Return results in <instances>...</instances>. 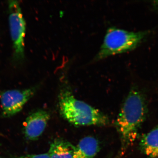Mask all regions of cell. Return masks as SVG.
<instances>
[{
    "label": "cell",
    "instance_id": "obj_7",
    "mask_svg": "<svg viewBox=\"0 0 158 158\" xmlns=\"http://www.w3.org/2000/svg\"><path fill=\"white\" fill-rule=\"evenodd\" d=\"M100 149L98 140L94 137L87 136L82 138L75 146L73 158H94Z\"/></svg>",
    "mask_w": 158,
    "mask_h": 158
},
{
    "label": "cell",
    "instance_id": "obj_11",
    "mask_svg": "<svg viewBox=\"0 0 158 158\" xmlns=\"http://www.w3.org/2000/svg\"><path fill=\"white\" fill-rule=\"evenodd\" d=\"M152 6L153 9L154 10L158 11V0L153 1L152 3Z\"/></svg>",
    "mask_w": 158,
    "mask_h": 158
},
{
    "label": "cell",
    "instance_id": "obj_5",
    "mask_svg": "<svg viewBox=\"0 0 158 158\" xmlns=\"http://www.w3.org/2000/svg\"><path fill=\"white\" fill-rule=\"evenodd\" d=\"M35 92V88L1 91L0 101L3 116L10 117L19 113Z\"/></svg>",
    "mask_w": 158,
    "mask_h": 158
},
{
    "label": "cell",
    "instance_id": "obj_6",
    "mask_svg": "<svg viewBox=\"0 0 158 158\" xmlns=\"http://www.w3.org/2000/svg\"><path fill=\"white\" fill-rule=\"evenodd\" d=\"M50 118V115L46 110H38L31 113L24 123L25 138L30 141L37 140L45 131Z\"/></svg>",
    "mask_w": 158,
    "mask_h": 158
},
{
    "label": "cell",
    "instance_id": "obj_9",
    "mask_svg": "<svg viewBox=\"0 0 158 158\" xmlns=\"http://www.w3.org/2000/svg\"><path fill=\"white\" fill-rule=\"evenodd\" d=\"M75 146L64 139H56L50 144L48 153L50 158H73Z\"/></svg>",
    "mask_w": 158,
    "mask_h": 158
},
{
    "label": "cell",
    "instance_id": "obj_1",
    "mask_svg": "<svg viewBox=\"0 0 158 158\" xmlns=\"http://www.w3.org/2000/svg\"><path fill=\"white\" fill-rule=\"evenodd\" d=\"M147 113L145 95L138 86L133 85L123 102L116 121L122 154L136 141Z\"/></svg>",
    "mask_w": 158,
    "mask_h": 158
},
{
    "label": "cell",
    "instance_id": "obj_12",
    "mask_svg": "<svg viewBox=\"0 0 158 158\" xmlns=\"http://www.w3.org/2000/svg\"></svg>",
    "mask_w": 158,
    "mask_h": 158
},
{
    "label": "cell",
    "instance_id": "obj_4",
    "mask_svg": "<svg viewBox=\"0 0 158 158\" xmlns=\"http://www.w3.org/2000/svg\"><path fill=\"white\" fill-rule=\"evenodd\" d=\"M9 5V29L15 59L21 61L24 57L26 22L18 2L10 1Z\"/></svg>",
    "mask_w": 158,
    "mask_h": 158
},
{
    "label": "cell",
    "instance_id": "obj_3",
    "mask_svg": "<svg viewBox=\"0 0 158 158\" xmlns=\"http://www.w3.org/2000/svg\"><path fill=\"white\" fill-rule=\"evenodd\" d=\"M152 32L151 30L135 32L118 28H110L107 31L95 60H99L133 51L149 37Z\"/></svg>",
    "mask_w": 158,
    "mask_h": 158
},
{
    "label": "cell",
    "instance_id": "obj_10",
    "mask_svg": "<svg viewBox=\"0 0 158 158\" xmlns=\"http://www.w3.org/2000/svg\"><path fill=\"white\" fill-rule=\"evenodd\" d=\"M17 158H50L48 153L39 154L26 155L21 156Z\"/></svg>",
    "mask_w": 158,
    "mask_h": 158
},
{
    "label": "cell",
    "instance_id": "obj_8",
    "mask_svg": "<svg viewBox=\"0 0 158 158\" xmlns=\"http://www.w3.org/2000/svg\"><path fill=\"white\" fill-rule=\"evenodd\" d=\"M139 146L141 151L150 158H158V126L142 136Z\"/></svg>",
    "mask_w": 158,
    "mask_h": 158
},
{
    "label": "cell",
    "instance_id": "obj_2",
    "mask_svg": "<svg viewBox=\"0 0 158 158\" xmlns=\"http://www.w3.org/2000/svg\"><path fill=\"white\" fill-rule=\"evenodd\" d=\"M60 113L69 122L78 126H105L110 123L107 116L85 102L77 99L67 88L59 96Z\"/></svg>",
    "mask_w": 158,
    "mask_h": 158
},
{
    "label": "cell",
    "instance_id": "obj_13",
    "mask_svg": "<svg viewBox=\"0 0 158 158\" xmlns=\"http://www.w3.org/2000/svg\"></svg>",
    "mask_w": 158,
    "mask_h": 158
}]
</instances>
